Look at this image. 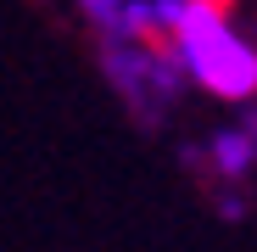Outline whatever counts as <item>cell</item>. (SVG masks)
<instances>
[{
	"label": "cell",
	"mask_w": 257,
	"mask_h": 252,
	"mask_svg": "<svg viewBox=\"0 0 257 252\" xmlns=\"http://www.w3.org/2000/svg\"><path fill=\"white\" fill-rule=\"evenodd\" d=\"M168 39H174L179 67L207 96H224V101H251L257 96V51L229 28L218 0H185Z\"/></svg>",
	"instance_id": "obj_1"
},
{
	"label": "cell",
	"mask_w": 257,
	"mask_h": 252,
	"mask_svg": "<svg viewBox=\"0 0 257 252\" xmlns=\"http://www.w3.org/2000/svg\"><path fill=\"white\" fill-rule=\"evenodd\" d=\"M212 151H218V168H224V174H240V168L251 162V151H257V140H246V135H218Z\"/></svg>",
	"instance_id": "obj_2"
},
{
	"label": "cell",
	"mask_w": 257,
	"mask_h": 252,
	"mask_svg": "<svg viewBox=\"0 0 257 252\" xmlns=\"http://www.w3.org/2000/svg\"><path fill=\"white\" fill-rule=\"evenodd\" d=\"M84 12H90L95 23H112V28H123V12H128V0H78Z\"/></svg>",
	"instance_id": "obj_3"
}]
</instances>
